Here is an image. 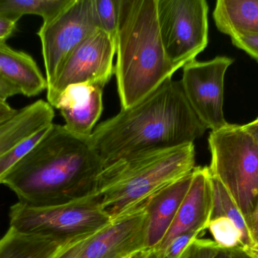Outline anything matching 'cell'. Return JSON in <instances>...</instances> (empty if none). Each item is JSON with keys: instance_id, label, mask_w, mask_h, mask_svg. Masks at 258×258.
Masks as SVG:
<instances>
[{"instance_id": "cell-28", "label": "cell", "mask_w": 258, "mask_h": 258, "mask_svg": "<svg viewBox=\"0 0 258 258\" xmlns=\"http://www.w3.org/2000/svg\"><path fill=\"white\" fill-rule=\"evenodd\" d=\"M251 246L258 248V200L248 223Z\"/></svg>"}, {"instance_id": "cell-35", "label": "cell", "mask_w": 258, "mask_h": 258, "mask_svg": "<svg viewBox=\"0 0 258 258\" xmlns=\"http://www.w3.org/2000/svg\"><path fill=\"white\" fill-rule=\"evenodd\" d=\"M147 258H160L156 252L153 251H148V255Z\"/></svg>"}, {"instance_id": "cell-19", "label": "cell", "mask_w": 258, "mask_h": 258, "mask_svg": "<svg viewBox=\"0 0 258 258\" xmlns=\"http://www.w3.org/2000/svg\"><path fill=\"white\" fill-rule=\"evenodd\" d=\"M212 212L211 219L217 217H226L231 220L243 235L247 247L251 246V239L245 218L232 199L230 194L219 180L212 177Z\"/></svg>"}, {"instance_id": "cell-22", "label": "cell", "mask_w": 258, "mask_h": 258, "mask_svg": "<svg viewBox=\"0 0 258 258\" xmlns=\"http://www.w3.org/2000/svg\"><path fill=\"white\" fill-rule=\"evenodd\" d=\"M100 27L116 40L118 0H94Z\"/></svg>"}, {"instance_id": "cell-32", "label": "cell", "mask_w": 258, "mask_h": 258, "mask_svg": "<svg viewBox=\"0 0 258 258\" xmlns=\"http://www.w3.org/2000/svg\"><path fill=\"white\" fill-rule=\"evenodd\" d=\"M242 128L258 145V118L249 124L242 125Z\"/></svg>"}, {"instance_id": "cell-3", "label": "cell", "mask_w": 258, "mask_h": 258, "mask_svg": "<svg viewBox=\"0 0 258 258\" xmlns=\"http://www.w3.org/2000/svg\"><path fill=\"white\" fill-rule=\"evenodd\" d=\"M116 42L114 74L122 109L139 102L179 70L162 44L157 0H118Z\"/></svg>"}, {"instance_id": "cell-29", "label": "cell", "mask_w": 258, "mask_h": 258, "mask_svg": "<svg viewBox=\"0 0 258 258\" xmlns=\"http://www.w3.org/2000/svg\"><path fill=\"white\" fill-rule=\"evenodd\" d=\"M17 29V22L0 17V43H6V40L13 35Z\"/></svg>"}, {"instance_id": "cell-18", "label": "cell", "mask_w": 258, "mask_h": 258, "mask_svg": "<svg viewBox=\"0 0 258 258\" xmlns=\"http://www.w3.org/2000/svg\"><path fill=\"white\" fill-rule=\"evenodd\" d=\"M73 0H0V17L18 23L26 15L42 17L43 23L57 16Z\"/></svg>"}, {"instance_id": "cell-11", "label": "cell", "mask_w": 258, "mask_h": 258, "mask_svg": "<svg viewBox=\"0 0 258 258\" xmlns=\"http://www.w3.org/2000/svg\"><path fill=\"white\" fill-rule=\"evenodd\" d=\"M146 225L143 208L112 221L91 237L77 258H131L146 251Z\"/></svg>"}, {"instance_id": "cell-2", "label": "cell", "mask_w": 258, "mask_h": 258, "mask_svg": "<svg viewBox=\"0 0 258 258\" xmlns=\"http://www.w3.org/2000/svg\"><path fill=\"white\" fill-rule=\"evenodd\" d=\"M104 168L89 138L76 136L64 126L52 124L2 184L25 204H65L89 196Z\"/></svg>"}, {"instance_id": "cell-9", "label": "cell", "mask_w": 258, "mask_h": 258, "mask_svg": "<svg viewBox=\"0 0 258 258\" xmlns=\"http://www.w3.org/2000/svg\"><path fill=\"white\" fill-rule=\"evenodd\" d=\"M116 40L102 29H97L71 53L54 83L47 89L48 102L54 107L68 86L91 83L105 87L114 74Z\"/></svg>"}, {"instance_id": "cell-33", "label": "cell", "mask_w": 258, "mask_h": 258, "mask_svg": "<svg viewBox=\"0 0 258 258\" xmlns=\"http://www.w3.org/2000/svg\"><path fill=\"white\" fill-rule=\"evenodd\" d=\"M243 249L251 257L258 258V248H256V247H246V248H244Z\"/></svg>"}, {"instance_id": "cell-30", "label": "cell", "mask_w": 258, "mask_h": 258, "mask_svg": "<svg viewBox=\"0 0 258 258\" xmlns=\"http://www.w3.org/2000/svg\"><path fill=\"white\" fill-rule=\"evenodd\" d=\"M215 258H253L245 252L242 247L233 248H219Z\"/></svg>"}, {"instance_id": "cell-24", "label": "cell", "mask_w": 258, "mask_h": 258, "mask_svg": "<svg viewBox=\"0 0 258 258\" xmlns=\"http://www.w3.org/2000/svg\"><path fill=\"white\" fill-rule=\"evenodd\" d=\"M220 247L209 239H195L191 242L179 258H215Z\"/></svg>"}, {"instance_id": "cell-23", "label": "cell", "mask_w": 258, "mask_h": 258, "mask_svg": "<svg viewBox=\"0 0 258 258\" xmlns=\"http://www.w3.org/2000/svg\"><path fill=\"white\" fill-rule=\"evenodd\" d=\"M204 232L201 230H192L180 235L173 239L163 251L156 253L160 258H179L188 245L195 239L200 238Z\"/></svg>"}, {"instance_id": "cell-21", "label": "cell", "mask_w": 258, "mask_h": 258, "mask_svg": "<svg viewBox=\"0 0 258 258\" xmlns=\"http://www.w3.org/2000/svg\"><path fill=\"white\" fill-rule=\"evenodd\" d=\"M51 125L38 130L0 156V184H2L3 180L11 170L37 145L38 142L46 134Z\"/></svg>"}, {"instance_id": "cell-13", "label": "cell", "mask_w": 258, "mask_h": 258, "mask_svg": "<svg viewBox=\"0 0 258 258\" xmlns=\"http://www.w3.org/2000/svg\"><path fill=\"white\" fill-rule=\"evenodd\" d=\"M104 88L91 83L68 86L59 95L54 108L59 109L64 127L73 134L89 138L103 112Z\"/></svg>"}, {"instance_id": "cell-10", "label": "cell", "mask_w": 258, "mask_h": 258, "mask_svg": "<svg viewBox=\"0 0 258 258\" xmlns=\"http://www.w3.org/2000/svg\"><path fill=\"white\" fill-rule=\"evenodd\" d=\"M234 60L218 56L207 62L192 61L183 68L180 80L192 110L212 131L227 126L224 115V76Z\"/></svg>"}, {"instance_id": "cell-8", "label": "cell", "mask_w": 258, "mask_h": 258, "mask_svg": "<svg viewBox=\"0 0 258 258\" xmlns=\"http://www.w3.org/2000/svg\"><path fill=\"white\" fill-rule=\"evenodd\" d=\"M99 28L94 0H73L57 16L42 23L37 35L42 44L48 88L74 48Z\"/></svg>"}, {"instance_id": "cell-5", "label": "cell", "mask_w": 258, "mask_h": 258, "mask_svg": "<svg viewBox=\"0 0 258 258\" xmlns=\"http://www.w3.org/2000/svg\"><path fill=\"white\" fill-rule=\"evenodd\" d=\"M211 176L219 180L248 223L258 200V145L242 128L228 124L211 132Z\"/></svg>"}, {"instance_id": "cell-15", "label": "cell", "mask_w": 258, "mask_h": 258, "mask_svg": "<svg viewBox=\"0 0 258 258\" xmlns=\"http://www.w3.org/2000/svg\"><path fill=\"white\" fill-rule=\"evenodd\" d=\"M0 77L17 86L26 96H36L48 88L46 78L34 59L6 43H0Z\"/></svg>"}, {"instance_id": "cell-4", "label": "cell", "mask_w": 258, "mask_h": 258, "mask_svg": "<svg viewBox=\"0 0 258 258\" xmlns=\"http://www.w3.org/2000/svg\"><path fill=\"white\" fill-rule=\"evenodd\" d=\"M194 143L106 165L90 194L112 221L141 209L156 192L196 168Z\"/></svg>"}, {"instance_id": "cell-20", "label": "cell", "mask_w": 258, "mask_h": 258, "mask_svg": "<svg viewBox=\"0 0 258 258\" xmlns=\"http://www.w3.org/2000/svg\"><path fill=\"white\" fill-rule=\"evenodd\" d=\"M208 230L210 231L214 242L221 248L247 247L243 235L236 224L226 217L212 218Z\"/></svg>"}, {"instance_id": "cell-12", "label": "cell", "mask_w": 258, "mask_h": 258, "mask_svg": "<svg viewBox=\"0 0 258 258\" xmlns=\"http://www.w3.org/2000/svg\"><path fill=\"white\" fill-rule=\"evenodd\" d=\"M212 212V177L209 168L196 167L192 171L189 189L168 233L159 246L153 250L160 253L177 236L192 230L206 231Z\"/></svg>"}, {"instance_id": "cell-7", "label": "cell", "mask_w": 258, "mask_h": 258, "mask_svg": "<svg viewBox=\"0 0 258 258\" xmlns=\"http://www.w3.org/2000/svg\"><path fill=\"white\" fill-rule=\"evenodd\" d=\"M209 6L205 0H157L161 39L167 57L183 68L207 47Z\"/></svg>"}, {"instance_id": "cell-14", "label": "cell", "mask_w": 258, "mask_h": 258, "mask_svg": "<svg viewBox=\"0 0 258 258\" xmlns=\"http://www.w3.org/2000/svg\"><path fill=\"white\" fill-rule=\"evenodd\" d=\"M190 174L165 186L143 206L147 217L146 251H153L163 240L189 189Z\"/></svg>"}, {"instance_id": "cell-16", "label": "cell", "mask_w": 258, "mask_h": 258, "mask_svg": "<svg viewBox=\"0 0 258 258\" xmlns=\"http://www.w3.org/2000/svg\"><path fill=\"white\" fill-rule=\"evenodd\" d=\"M213 18L221 33L233 38L258 35V0H218Z\"/></svg>"}, {"instance_id": "cell-31", "label": "cell", "mask_w": 258, "mask_h": 258, "mask_svg": "<svg viewBox=\"0 0 258 258\" xmlns=\"http://www.w3.org/2000/svg\"><path fill=\"white\" fill-rule=\"evenodd\" d=\"M18 110L11 107L7 102L0 103V123L12 118L17 113Z\"/></svg>"}, {"instance_id": "cell-6", "label": "cell", "mask_w": 258, "mask_h": 258, "mask_svg": "<svg viewBox=\"0 0 258 258\" xmlns=\"http://www.w3.org/2000/svg\"><path fill=\"white\" fill-rule=\"evenodd\" d=\"M111 223L92 196L54 205L18 201L10 210V227L30 236L69 242L92 236Z\"/></svg>"}, {"instance_id": "cell-17", "label": "cell", "mask_w": 258, "mask_h": 258, "mask_svg": "<svg viewBox=\"0 0 258 258\" xmlns=\"http://www.w3.org/2000/svg\"><path fill=\"white\" fill-rule=\"evenodd\" d=\"M72 242L24 234L9 227L0 238V258H53Z\"/></svg>"}, {"instance_id": "cell-1", "label": "cell", "mask_w": 258, "mask_h": 258, "mask_svg": "<svg viewBox=\"0 0 258 258\" xmlns=\"http://www.w3.org/2000/svg\"><path fill=\"white\" fill-rule=\"evenodd\" d=\"M206 130L180 81L169 78L139 102L97 126L89 142L105 167L120 159L192 144Z\"/></svg>"}, {"instance_id": "cell-26", "label": "cell", "mask_w": 258, "mask_h": 258, "mask_svg": "<svg viewBox=\"0 0 258 258\" xmlns=\"http://www.w3.org/2000/svg\"><path fill=\"white\" fill-rule=\"evenodd\" d=\"M94 235L87 236V237L81 238V239H77V240L68 244L53 258H77L79 254L81 253L82 250L83 249L85 245L87 243L88 241Z\"/></svg>"}, {"instance_id": "cell-34", "label": "cell", "mask_w": 258, "mask_h": 258, "mask_svg": "<svg viewBox=\"0 0 258 258\" xmlns=\"http://www.w3.org/2000/svg\"><path fill=\"white\" fill-rule=\"evenodd\" d=\"M147 255H148V251H141L134 254L131 258H147Z\"/></svg>"}, {"instance_id": "cell-25", "label": "cell", "mask_w": 258, "mask_h": 258, "mask_svg": "<svg viewBox=\"0 0 258 258\" xmlns=\"http://www.w3.org/2000/svg\"><path fill=\"white\" fill-rule=\"evenodd\" d=\"M231 39L235 46L243 50L258 62V35L233 38Z\"/></svg>"}, {"instance_id": "cell-27", "label": "cell", "mask_w": 258, "mask_h": 258, "mask_svg": "<svg viewBox=\"0 0 258 258\" xmlns=\"http://www.w3.org/2000/svg\"><path fill=\"white\" fill-rule=\"evenodd\" d=\"M18 94H21V92L17 86L0 77V103H6L10 97Z\"/></svg>"}]
</instances>
